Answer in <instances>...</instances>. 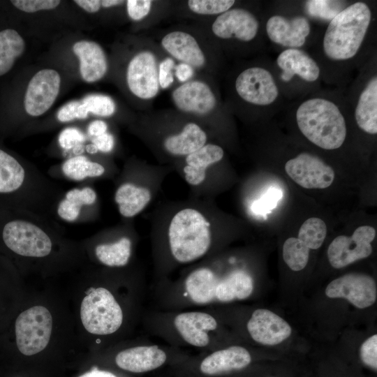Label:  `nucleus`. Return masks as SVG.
<instances>
[{"label":"nucleus","instance_id":"1","mask_svg":"<svg viewBox=\"0 0 377 377\" xmlns=\"http://www.w3.org/2000/svg\"><path fill=\"white\" fill-rule=\"evenodd\" d=\"M0 195L17 196L24 209L50 217L64 193L39 170L0 148Z\"/></svg>","mask_w":377,"mask_h":377},{"label":"nucleus","instance_id":"2","mask_svg":"<svg viewBox=\"0 0 377 377\" xmlns=\"http://www.w3.org/2000/svg\"><path fill=\"white\" fill-rule=\"evenodd\" d=\"M371 20L370 8L364 2H355L341 10L330 20L325 32V54L336 61L353 58L363 43Z\"/></svg>","mask_w":377,"mask_h":377},{"label":"nucleus","instance_id":"3","mask_svg":"<svg viewBox=\"0 0 377 377\" xmlns=\"http://www.w3.org/2000/svg\"><path fill=\"white\" fill-rule=\"evenodd\" d=\"M296 122L301 133L322 149L339 148L346 138V124L339 107L323 98H311L297 108Z\"/></svg>","mask_w":377,"mask_h":377},{"label":"nucleus","instance_id":"4","mask_svg":"<svg viewBox=\"0 0 377 377\" xmlns=\"http://www.w3.org/2000/svg\"><path fill=\"white\" fill-rule=\"evenodd\" d=\"M50 217L21 209L20 215L6 221L1 227L4 244L24 257L48 256L53 249V230L57 228Z\"/></svg>","mask_w":377,"mask_h":377},{"label":"nucleus","instance_id":"5","mask_svg":"<svg viewBox=\"0 0 377 377\" xmlns=\"http://www.w3.org/2000/svg\"><path fill=\"white\" fill-rule=\"evenodd\" d=\"M168 241L173 258L182 264L205 256L212 244L211 225L199 210L186 207L176 212L168 228Z\"/></svg>","mask_w":377,"mask_h":377},{"label":"nucleus","instance_id":"6","mask_svg":"<svg viewBox=\"0 0 377 377\" xmlns=\"http://www.w3.org/2000/svg\"><path fill=\"white\" fill-rule=\"evenodd\" d=\"M82 323L89 333L106 335L115 332L123 322V312L113 295L104 288L89 289L80 306Z\"/></svg>","mask_w":377,"mask_h":377},{"label":"nucleus","instance_id":"7","mask_svg":"<svg viewBox=\"0 0 377 377\" xmlns=\"http://www.w3.org/2000/svg\"><path fill=\"white\" fill-rule=\"evenodd\" d=\"M15 327L20 352L27 356L35 355L44 350L50 341L52 315L45 306H32L18 316Z\"/></svg>","mask_w":377,"mask_h":377},{"label":"nucleus","instance_id":"8","mask_svg":"<svg viewBox=\"0 0 377 377\" xmlns=\"http://www.w3.org/2000/svg\"><path fill=\"white\" fill-rule=\"evenodd\" d=\"M375 237L376 230L370 226L357 228L351 236H337L327 249V258L330 265L340 269L369 257L373 251L371 243Z\"/></svg>","mask_w":377,"mask_h":377},{"label":"nucleus","instance_id":"9","mask_svg":"<svg viewBox=\"0 0 377 377\" xmlns=\"http://www.w3.org/2000/svg\"><path fill=\"white\" fill-rule=\"evenodd\" d=\"M235 89L245 102L257 106L272 104L279 89L272 74L266 68L253 66L242 71L235 80Z\"/></svg>","mask_w":377,"mask_h":377},{"label":"nucleus","instance_id":"10","mask_svg":"<svg viewBox=\"0 0 377 377\" xmlns=\"http://www.w3.org/2000/svg\"><path fill=\"white\" fill-rule=\"evenodd\" d=\"M60 85L61 77L57 71L45 68L38 71L25 91L23 105L26 113L31 117L45 114L57 99Z\"/></svg>","mask_w":377,"mask_h":377},{"label":"nucleus","instance_id":"11","mask_svg":"<svg viewBox=\"0 0 377 377\" xmlns=\"http://www.w3.org/2000/svg\"><path fill=\"white\" fill-rule=\"evenodd\" d=\"M288 175L300 186L309 189L329 187L334 179V172L318 156L301 153L285 164Z\"/></svg>","mask_w":377,"mask_h":377},{"label":"nucleus","instance_id":"12","mask_svg":"<svg viewBox=\"0 0 377 377\" xmlns=\"http://www.w3.org/2000/svg\"><path fill=\"white\" fill-rule=\"evenodd\" d=\"M330 298H344L358 309L371 306L376 300L375 280L361 273H349L332 281L326 287Z\"/></svg>","mask_w":377,"mask_h":377},{"label":"nucleus","instance_id":"13","mask_svg":"<svg viewBox=\"0 0 377 377\" xmlns=\"http://www.w3.org/2000/svg\"><path fill=\"white\" fill-rule=\"evenodd\" d=\"M126 82L131 92L139 98L148 100L156 96L160 87L158 66L151 52H140L130 60Z\"/></svg>","mask_w":377,"mask_h":377},{"label":"nucleus","instance_id":"14","mask_svg":"<svg viewBox=\"0 0 377 377\" xmlns=\"http://www.w3.org/2000/svg\"><path fill=\"white\" fill-rule=\"evenodd\" d=\"M258 29L259 22L256 16L240 8H230L220 14L212 26V32L219 38L246 42L253 40Z\"/></svg>","mask_w":377,"mask_h":377},{"label":"nucleus","instance_id":"15","mask_svg":"<svg viewBox=\"0 0 377 377\" xmlns=\"http://www.w3.org/2000/svg\"><path fill=\"white\" fill-rule=\"evenodd\" d=\"M246 327L255 341L266 346L281 343L288 339L292 332L291 327L285 320L265 309L255 310Z\"/></svg>","mask_w":377,"mask_h":377},{"label":"nucleus","instance_id":"16","mask_svg":"<svg viewBox=\"0 0 377 377\" xmlns=\"http://www.w3.org/2000/svg\"><path fill=\"white\" fill-rule=\"evenodd\" d=\"M310 31L309 20L301 15L288 19L280 15H274L266 23V32L270 40L288 48L303 46Z\"/></svg>","mask_w":377,"mask_h":377},{"label":"nucleus","instance_id":"17","mask_svg":"<svg viewBox=\"0 0 377 377\" xmlns=\"http://www.w3.org/2000/svg\"><path fill=\"white\" fill-rule=\"evenodd\" d=\"M175 105L181 111L205 114L212 111L216 99L209 86L200 80L184 82L172 93Z\"/></svg>","mask_w":377,"mask_h":377},{"label":"nucleus","instance_id":"18","mask_svg":"<svg viewBox=\"0 0 377 377\" xmlns=\"http://www.w3.org/2000/svg\"><path fill=\"white\" fill-rule=\"evenodd\" d=\"M174 325L184 341L200 348L209 344V332L216 328L217 322L209 313L188 311L177 314L174 319Z\"/></svg>","mask_w":377,"mask_h":377},{"label":"nucleus","instance_id":"19","mask_svg":"<svg viewBox=\"0 0 377 377\" xmlns=\"http://www.w3.org/2000/svg\"><path fill=\"white\" fill-rule=\"evenodd\" d=\"M276 64L281 70V79L290 81L295 75L313 82L320 75V68L315 60L304 51L298 48H287L276 59Z\"/></svg>","mask_w":377,"mask_h":377},{"label":"nucleus","instance_id":"20","mask_svg":"<svg viewBox=\"0 0 377 377\" xmlns=\"http://www.w3.org/2000/svg\"><path fill=\"white\" fill-rule=\"evenodd\" d=\"M166 359V353L158 346H140L119 352L116 355L115 362L124 370L143 373L160 367Z\"/></svg>","mask_w":377,"mask_h":377},{"label":"nucleus","instance_id":"21","mask_svg":"<svg viewBox=\"0 0 377 377\" xmlns=\"http://www.w3.org/2000/svg\"><path fill=\"white\" fill-rule=\"evenodd\" d=\"M251 362V356L246 348L232 346L205 357L200 363V370L203 374L216 376L241 370Z\"/></svg>","mask_w":377,"mask_h":377},{"label":"nucleus","instance_id":"22","mask_svg":"<svg viewBox=\"0 0 377 377\" xmlns=\"http://www.w3.org/2000/svg\"><path fill=\"white\" fill-rule=\"evenodd\" d=\"M161 45L172 57L193 68L205 66V54L195 38L188 33L174 31L161 40Z\"/></svg>","mask_w":377,"mask_h":377},{"label":"nucleus","instance_id":"23","mask_svg":"<svg viewBox=\"0 0 377 377\" xmlns=\"http://www.w3.org/2000/svg\"><path fill=\"white\" fill-rule=\"evenodd\" d=\"M73 51L80 61V73L88 83L101 80L108 70V61L101 46L94 41L80 40L73 46Z\"/></svg>","mask_w":377,"mask_h":377},{"label":"nucleus","instance_id":"24","mask_svg":"<svg viewBox=\"0 0 377 377\" xmlns=\"http://www.w3.org/2000/svg\"><path fill=\"white\" fill-rule=\"evenodd\" d=\"M224 155L221 147L206 144L197 151L186 156L183 172L186 182L191 186H198L205 179L207 169L220 161Z\"/></svg>","mask_w":377,"mask_h":377},{"label":"nucleus","instance_id":"25","mask_svg":"<svg viewBox=\"0 0 377 377\" xmlns=\"http://www.w3.org/2000/svg\"><path fill=\"white\" fill-rule=\"evenodd\" d=\"M253 290L251 275L242 269L231 272L223 278L216 276L214 302H229L249 297Z\"/></svg>","mask_w":377,"mask_h":377},{"label":"nucleus","instance_id":"26","mask_svg":"<svg viewBox=\"0 0 377 377\" xmlns=\"http://www.w3.org/2000/svg\"><path fill=\"white\" fill-rule=\"evenodd\" d=\"M358 127L368 134L377 133V77H372L360 93L355 109Z\"/></svg>","mask_w":377,"mask_h":377},{"label":"nucleus","instance_id":"27","mask_svg":"<svg viewBox=\"0 0 377 377\" xmlns=\"http://www.w3.org/2000/svg\"><path fill=\"white\" fill-rule=\"evenodd\" d=\"M151 199V193L149 188L131 182L120 184L114 193L119 212L125 218H132L140 213Z\"/></svg>","mask_w":377,"mask_h":377},{"label":"nucleus","instance_id":"28","mask_svg":"<svg viewBox=\"0 0 377 377\" xmlns=\"http://www.w3.org/2000/svg\"><path fill=\"white\" fill-rule=\"evenodd\" d=\"M207 142L206 133L196 124H186L178 134L168 136L163 141L165 149L174 156H188Z\"/></svg>","mask_w":377,"mask_h":377},{"label":"nucleus","instance_id":"29","mask_svg":"<svg viewBox=\"0 0 377 377\" xmlns=\"http://www.w3.org/2000/svg\"><path fill=\"white\" fill-rule=\"evenodd\" d=\"M96 200L97 194L91 187L74 188L64 193L56 205V212L58 216L65 221H76L82 209L92 206Z\"/></svg>","mask_w":377,"mask_h":377},{"label":"nucleus","instance_id":"30","mask_svg":"<svg viewBox=\"0 0 377 377\" xmlns=\"http://www.w3.org/2000/svg\"><path fill=\"white\" fill-rule=\"evenodd\" d=\"M25 41L14 28L0 29V78L13 69L25 50Z\"/></svg>","mask_w":377,"mask_h":377},{"label":"nucleus","instance_id":"31","mask_svg":"<svg viewBox=\"0 0 377 377\" xmlns=\"http://www.w3.org/2000/svg\"><path fill=\"white\" fill-rule=\"evenodd\" d=\"M131 252L132 242L126 236L112 242L99 244L95 247V255L98 261L112 267L127 265Z\"/></svg>","mask_w":377,"mask_h":377},{"label":"nucleus","instance_id":"32","mask_svg":"<svg viewBox=\"0 0 377 377\" xmlns=\"http://www.w3.org/2000/svg\"><path fill=\"white\" fill-rule=\"evenodd\" d=\"M65 177L74 181H82L87 178L99 177L104 175L105 167L82 155L69 158L61 165Z\"/></svg>","mask_w":377,"mask_h":377},{"label":"nucleus","instance_id":"33","mask_svg":"<svg viewBox=\"0 0 377 377\" xmlns=\"http://www.w3.org/2000/svg\"><path fill=\"white\" fill-rule=\"evenodd\" d=\"M327 226L323 220L317 217L306 219L301 226L298 239L309 249L320 248L326 237Z\"/></svg>","mask_w":377,"mask_h":377},{"label":"nucleus","instance_id":"34","mask_svg":"<svg viewBox=\"0 0 377 377\" xmlns=\"http://www.w3.org/2000/svg\"><path fill=\"white\" fill-rule=\"evenodd\" d=\"M309 249L298 238H288L283 246V258L293 271L303 269L307 265Z\"/></svg>","mask_w":377,"mask_h":377},{"label":"nucleus","instance_id":"35","mask_svg":"<svg viewBox=\"0 0 377 377\" xmlns=\"http://www.w3.org/2000/svg\"><path fill=\"white\" fill-rule=\"evenodd\" d=\"M87 112L99 117L112 116L116 110L114 101L102 94H91L81 101Z\"/></svg>","mask_w":377,"mask_h":377},{"label":"nucleus","instance_id":"36","mask_svg":"<svg viewBox=\"0 0 377 377\" xmlns=\"http://www.w3.org/2000/svg\"><path fill=\"white\" fill-rule=\"evenodd\" d=\"M235 3L233 0H189L187 3L193 13L210 15L223 13Z\"/></svg>","mask_w":377,"mask_h":377},{"label":"nucleus","instance_id":"37","mask_svg":"<svg viewBox=\"0 0 377 377\" xmlns=\"http://www.w3.org/2000/svg\"><path fill=\"white\" fill-rule=\"evenodd\" d=\"M337 3L333 1H308L306 2V9L311 16L331 20L341 11L336 8Z\"/></svg>","mask_w":377,"mask_h":377},{"label":"nucleus","instance_id":"38","mask_svg":"<svg viewBox=\"0 0 377 377\" xmlns=\"http://www.w3.org/2000/svg\"><path fill=\"white\" fill-rule=\"evenodd\" d=\"M282 196L281 189L270 187L259 200L253 202L252 209L256 214H267L276 206Z\"/></svg>","mask_w":377,"mask_h":377},{"label":"nucleus","instance_id":"39","mask_svg":"<svg viewBox=\"0 0 377 377\" xmlns=\"http://www.w3.org/2000/svg\"><path fill=\"white\" fill-rule=\"evenodd\" d=\"M88 115L89 113L81 101H73L62 106L57 117L59 121L65 123L74 119H84Z\"/></svg>","mask_w":377,"mask_h":377},{"label":"nucleus","instance_id":"40","mask_svg":"<svg viewBox=\"0 0 377 377\" xmlns=\"http://www.w3.org/2000/svg\"><path fill=\"white\" fill-rule=\"evenodd\" d=\"M10 3L17 10L24 13H36L57 8L61 3L58 0H12Z\"/></svg>","mask_w":377,"mask_h":377},{"label":"nucleus","instance_id":"41","mask_svg":"<svg viewBox=\"0 0 377 377\" xmlns=\"http://www.w3.org/2000/svg\"><path fill=\"white\" fill-rule=\"evenodd\" d=\"M85 135L78 128L68 127L59 133L58 141L59 146L62 149L69 150L78 147L80 144L85 141Z\"/></svg>","mask_w":377,"mask_h":377},{"label":"nucleus","instance_id":"42","mask_svg":"<svg viewBox=\"0 0 377 377\" xmlns=\"http://www.w3.org/2000/svg\"><path fill=\"white\" fill-rule=\"evenodd\" d=\"M360 355L362 362L367 367L377 369V335L374 334L362 344Z\"/></svg>","mask_w":377,"mask_h":377},{"label":"nucleus","instance_id":"43","mask_svg":"<svg viewBox=\"0 0 377 377\" xmlns=\"http://www.w3.org/2000/svg\"><path fill=\"white\" fill-rule=\"evenodd\" d=\"M151 4L152 1L149 0H128L126 1L128 15L133 20H141L150 12Z\"/></svg>","mask_w":377,"mask_h":377},{"label":"nucleus","instance_id":"44","mask_svg":"<svg viewBox=\"0 0 377 377\" xmlns=\"http://www.w3.org/2000/svg\"><path fill=\"white\" fill-rule=\"evenodd\" d=\"M175 66V61L170 57L164 59L158 65V81L162 89L169 87L173 82L172 70Z\"/></svg>","mask_w":377,"mask_h":377},{"label":"nucleus","instance_id":"45","mask_svg":"<svg viewBox=\"0 0 377 377\" xmlns=\"http://www.w3.org/2000/svg\"><path fill=\"white\" fill-rule=\"evenodd\" d=\"M92 144L98 151L108 153L114 148V139L112 134L106 132L101 135L94 138Z\"/></svg>","mask_w":377,"mask_h":377},{"label":"nucleus","instance_id":"46","mask_svg":"<svg viewBox=\"0 0 377 377\" xmlns=\"http://www.w3.org/2000/svg\"><path fill=\"white\" fill-rule=\"evenodd\" d=\"M174 69L175 75L180 82H186L193 77L194 73L193 68L184 63L175 66Z\"/></svg>","mask_w":377,"mask_h":377},{"label":"nucleus","instance_id":"47","mask_svg":"<svg viewBox=\"0 0 377 377\" xmlns=\"http://www.w3.org/2000/svg\"><path fill=\"white\" fill-rule=\"evenodd\" d=\"M108 131L107 124L102 120H94L89 124L87 128V133L93 138L101 135Z\"/></svg>","mask_w":377,"mask_h":377},{"label":"nucleus","instance_id":"48","mask_svg":"<svg viewBox=\"0 0 377 377\" xmlns=\"http://www.w3.org/2000/svg\"><path fill=\"white\" fill-rule=\"evenodd\" d=\"M73 2L90 13L98 12L101 6V1L99 0H76Z\"/></svg>","mask_w":377,"mask_h":377},{"label":"nucleus","instance_id":"49","mask_svg":"<svg viewBox=\"0 0 377 377\" xmlns=\"http://www.w3.org/2000/svg\"><path fill=\"white\" fill-rule=\"evenodd\" d=\"M79 377H117V376L109 371H100L96 367H94L90 371L87 372L80 376Z\"/></svg>","mask_w":377,"mask_h":377},{"label":"nucleus","instance_id":"50","mask_svg":"<svg viewBox=\"0 0 377 377\" xmlns=\"http://www.w3.org/2000/svg\"><path fill=\"white\" fill-rule=\"evenodd\" d=\"M124 1L120 0H103L101 1V6L103 8H110L112 6H116L121 5L124 3Z\"/></svg>","mask_w":377,"mask_h":377}]
</instances>
